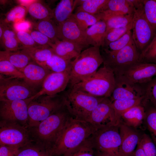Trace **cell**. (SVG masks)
<instances>
[{"label":"cell","mask_w":156,"mask_h":156,"mask_svg":"<svg viewBox=\"0 0 156 156\" xmlns=\"http://www.w3.org/2000/svg\"><path fill=\"white\" fill-rule=\"evenodd\" d=\"M77 3V0H62L53 10V18L57 25L69 18Z\"/></svg>","instance_id":"cell-25"},{"label":"cell","mask_w":156,"mask_h":156,"mask_svg":"<svg viewBox=\"0 0 156 156\" xmlns=\"http://www.w3.org/2000/svg\"><path fill=\"white\" fill-rule=\"evenodd\" d=\"M16 156H53L50 152L41 145L31 140L19 148Z\"/></svg>","instance_id":"cell-31"},{"label":"cell","mask_w":156,"mask_h":156,"mask_svg":"<svg viewBox=\"0 0 156 156\" xmlns=\"http://www.w3.org/2000/svg\"><path fill=\"white\" fill-rule=\"evenodd\" d=\"M144 96L137 99L116 100L112 102L116 118L118 123H120V116L124 112L131 108L142 103Z\"/></svg>","instance_id":"cell-34"},{"label":"cell","mask_w":156,"mask_h":156,"mask_svg":"<svg viewBox=\"0 0 156 156\" xmlns=\"http://www.w3.org/2000/svg\"><path fill=\"white\" fill-rule=\"evenodd\" d=\"M0 75L5 77L24 79L23 73L8 61L0 59Z\"/></svg>","instance_id":"cell-39"},{"label":"cell","mask_w":156,"mask_h":156,"mask_svg":"<svg viewBox=\"0 0 156 156\" xmlns=\"http://www.w3.org/2000/svg\"><path fill=\"white\" fill-rule=\"evenodd\" d=\"M142 104L144 107L145 116L144 120L151 138L156 146V107L144 99Z\"/></svg>","instance_id":"cell-29"},{"label":"cell","mask_w":156,"mask_h":156,"mask_svg":"<svg viewBox=\"0 0 156 156\" xmlns=\"http://www.w3.org/2000/svg\"><path fill=\"white\" fill-rule=\"evenodd\" d=\"M35 42L39 46H48L51 47L53 43L47 36L37 30L28 32Z\"/></svg>","instance_id":"cell-47"},{"label":"cell","mask_w":156,"mask_h":156,"mask_svg":"<svg viewBox=\"0 0 156 156\" xmlns=\"http://www.w3.org/2000/svg\"><path fill=\"white\" fill-rule=\"evenodd\" d=\"M120 125L96 130L88 138L94 151L118 156L121 142Z\"/></svg>","instance_id":"cell-8"},{"label":"cell","mask_w":156,"mask_h":156,"mask_svg":"<svg viewBox=\"0 0 156 156\" xmlns=\"http://www.w3.org/2000/svg\"><path fill=\"white\" fill-rule=\"evenodd\" d=\"M95 156H113L108 153L94 151Z\"/></svg>","instance_id":"cell-53"},{"label":"cell","mask_w":156,"mask_h":156,"mask_svg":"<svg viewBox=\"0 0 156 156\" xmlns=\"http://www.w3.org/2000/svg\"><path fill=\"white\" fill-rule=\"evenodd\" d=\"M38 91L23 79L8 77L0 75V101L26 100Z\"/></svg>","instance_id":"cell-9"},{"label":"cell","mask_w":156,"mask_h":156,"mask_svg":"<svg viewBox=\"0 0 156 156\" xmlns=\"http://www.w3.org/2000/svg\"><path fill=\"white\" fill-rule=\"evenodd\" d=\"M133 40L132 31L130 30L117 40L110 43L104 49V51L114 52L123 48Z\"/></svg>","instance_id":"cell-43"},{"label":"cell","mask_w":156,"mask_h":156,"mask_svg":"<svg viewBox=\"0 0 156 156\" xmlns=\"http://www.w3.org/2000/svg\"><path fill=\"white\" fill-rule=\"evenodd\" d=\"M145 111L142 103L130 109L120 116V122L130 127L136 128L140 126L144 120Z\"/></svg>","instance_id":"cell-23"},{"label":"cell","mask_w":156,"mask_h":156,"mask_svg":"<svg viewBox=\"0 0 156 156\" xmlns=\"http://www.w3.org/2000/svg\"><path fill=\"white\" fill-rule=\"evenodd\" d=\"M66 104L64 92L43 95L30 101L28 107V127L36 126Z\"/></svg>","instance_id":"cell-4"},{"label":"cell","mask_w":156,"mask_h":156,"mask_svg":"<svg viewBox=\"0 0 156 156\" xmlns=\"http://www.w3.org/2000/svg\"><path fill=\"white\" fill-rule=\"evenodd\" d=\"M103 62L99 47L92 46L81 51L72 61L69 88L94 74Z\"/></svg>","instance_id":"cell-3"},{"label":"cell","mask_w":156,"mask_h":156,"mask_svg":"<svg viewBox=\"0 0 156 156\" xmlns=\"http://www.w3.org/2000/svg\"><path fill=\"white\" fill-rule=\"evenodd\" d=\"M121 76L131 83L146 84L156 76V64L139 62Z\"/></svg>","instance_id":"cell-17"},{"label":"cell","mask_w":156,"mask_h":156,"mask_svg":"<svg viewBox=\"0 0 156 156\" xmlns=\"http://www.w3.org/2000/svg\"><path fill=\"white\" fill-rule=\"evenodd\" d=\"M140 142L146 156H156V146L148 135L144 133Z\"/></svg>","instance_id":"cell-45"},{"label":"cell","mask_w":156,"mask_h":156,"mask_svg":"<svg viewBox=\"0 0 156 156\" xmlns=\"http://www.w3.org/2000/svg\"><path fill=\"white\" fill-rule=\"evenodd\" d=\"M24 81L31 86L37 89L42 86L47 75L51 73L43 66L32 61L21 71Z\"/></svg>","instance_id":"cell-19"},{"label":"cell","mask_w":156,"mask_h":156,"mask_svg":"<svg viewBox=\"0 0 156 156\" xmlns=\"http://www.w3.org/2000/svg\"><path fill=\"white\" fill-rule=\"evenodd\" d=\"M108 0H81V3L77 8L76 12H84L96 14L103 12Z\"/></svg>","instance_id":"cell-35"},{"label":"cell","mask_w":156,"mask_h":156,"mask_svg":"<svg viewBox=\"0 0 156 156\" xmlns=\"http://www.w3.org/2000/svg\"><path fill=\"white\" fill-rule=\"evenodd\" d=\"M0 59L8 61L21 71L33 61L28 54L21 50L15 51H0Z\"/></svg>","instance_id":"cell-24"},{"label":"cell","mask_w":156,"mask_h":156,"mask_svg":"<svg viewBox=\"0 0 156 156\" xmlns=\"http://www.w3.org/2000/svg\"><path fill=\"white\" fill-rule=\"evenodd\" d=\"M17 39L23 48L34 47L38 46L34 41L30 34L26 31H16Z\"/></svg>","instance_id":"cell-46"},{"label":"cell","mask_w":156,"mask_h":156,"mask_svg":"<svg viewBox=\"0 0 156 156\" xmlns=\"http://www.w3.org/2000/svg\"><path fill=\"white\" fill-rule=\"evenodd\" d=\"M133 24V20L125 27L113 29L106 31L103 47H106L110 43L117 40L128 31L131 30Z\"/></svg>","instance_id":"cell-37"},{"label":"cell","mask_w":156,"mask_h":156,"mask_svg":"<svg viewBox=\"0 0 156 156\" xmlns=\"http://www.w3.org/2000/svg\"><path fill=\"white\" fill-rule=\"evenodd\" d=\"M62 156H95L94 150L88 138L77 147Z\"/></svg>","instance_id":"cell-41"},{"label":"cell","mask_w":156,"mask_h":156,"mask_svg":"<svg viewBox=\"0 0 156 156\" xmlns=\"http://www.w3.org/2000/svg\"><path fill=\"white\" fill-rule=\"evenodd\" d=\"M31 140L28 127L16 122L0 120V145L18 149Z\"/></svg>","instance_id":"cell-10"},{"label":"cell","mask_w":156,"mask_h":156,"mask_svg":"<svg viewBox=\"0 0 156 156\" xmlns=\"http://www.w3.org/2000/svg\"><path fill=\"white\" fill-rule=\"evenodd\" d=\"M96 130L88 122L71 118L50 150L53 156H62L88 139Z\"/></svg>","instance_id":"cell-2"},{"label":"cell","mask_w":156,"mask_h":156,"mask_svg":"<svg viewBox=\"0 0 156 156\" xmlns=\"http://www.w3.org/2000/svg\"><path fill=\"white\" fill-rule=\"evenodd\" d=\"M135 9L142 8L144 7L143 0H129Z\"/></svg>","instance_id":"cell-51"},{"label":"cell","mask_w":156,"mask_h":156,"mask_svg":"<svg viewBox=\"0 0 156 156\" xmlns=\"http://www.w3.org/2000/svg\"><path fill=\"white\" fill-rule=\"evenodd\" d=\"M131 156H146L140 140L136 148Z\"/></svg>","instance_id":"cell-50"},{"label":"cell","mask_w":156,"mask_h":156,"mask_svg":"<svg viewBox=\"0 0 156 156\" xmlns=\"http://www.w3.org/2000/svg\"><path fill=\"white\" fill-rule=\"evenodd\" d=\"M31 23L29 21L24 19L13 23V29L16 31L28 32L31 27Z\"/></svg>","instance_id":"cell-48"},{"label":"cell","mask_w":156,"mask_h":156,"mask_svg":"<svg viewBox=\"0 0 156 156\" xmlns=\"http://www.w3.org/2000/svg\"><path fill=\"white\" fill-rule=\"evenodd\" d=\"M18 149L5 145H0V156H16Z\"/></svg>","instance_id":"cell-49"},{"label":"cell","mask_w":156,"mask_h":156,"mask_svg":"<svg viewBox=\"0 0 156 156\" xmlns=\"http://www.w3.org/2000/svg\"><path fill=\"white\" fill-rule=\"evenodd\" d=\"M72 61L64 59L54 54L46 62L39 64L51 72L59 73L70 70Z\"/></svg>","instance_id":"cell-28"},{"label":"cell","mask_w":156,"mask_h":156,"mask_svg":"<svg viewBox=\"0 0 156 156\" xmlns=\"http://www.w3.org/2000/svg\"><path fill=\"white\" fill-rule=\"evenodd\" d=\"M58 38L60 40L71 42L83 48L88 47L85 31L82 30L70 16L57 25Z\"/></svg>","instance_id":"cell-16"},{"label":"cell","mask_w":156,"mask_h":156,"mask_svg":"<svg viewBox=\"0 0 156 156\" xmlns=\"http://www.w3.org/2000/svg\"><path fill=\"white\" fill-rule=\"evenodd\" d=\"M140 53L132 40L119 51H104V55H102L103 66L111 70L115 76L122 75L131 66L140 62Z\"/></svg>","instance_id":"cell-7"},{"label":"cell","mask_w":156,"mask_h":156,"mask_svg":"<svg viewBox=\"0 0 156 156\" xmlns=\"http://www.w3.org/2000/svg\"><path fill=\"white\" fill-rule=\"evenodd\" d=\"M55 54L66 60L75 58L83 48L78 45L68 41L59 40L51 47Z\"/></svg>","instance_id":"cell-22"},{"label":"cell","mask_w":156,"mask_h":156,"mask_svg":"<svg viewBox=\"0 0 156 156\" xmlns=\"http://www.w3.org/2000/svg\"><path fill=\"white\" fill-rule=\"evenodd\" d=\"M132 29V39L140 53L156 35L145 17L143 8L135 9Z\"/></svg>","instance_id":"cell-11"},{"label":"cell","mask_w":156,"mask_h":156,"mask_svg":"<svg viewBox=\"0 0 156 156\" xmlns=\"http://www.w3.org/2000/svg\"><path fill=\"white\" fill-rule=\"evenodd\" d=\"M27 9L29 15L39 21L53 18V10L40 1L35 0Z\"/></svg>","instance_id":"cell-30"},{"label":"cell","mask_w":156,"mask_h":156,"mask_svg":"<svg viewBox=\"0 0 156 156\" xmlns=\"http://www.w3.org/2000/svg\"><path fill=\"white\" fill-rule=\"evenodd\" d=\"M35 0H18V2L21 4V5L25 6H28V7Z\"/></svg>","instance_id":"cell-52"},{"label":"cell","mask_w":156,"mask_h":156,"mask_svg":"<svg viewBox=\"0 0 156 156\" xmlns=\"http://www.w3.org/2000/svg\"><path fill=\"white\" fill-rule=\"evenodd\" d=\"M0 101V120L16 122L28 127L30 101L28 99Z\"/></svg>","instance_id":"cell-12"},{"label":"cell","mask_w":156,"mask_h":156,"mask_svg":"<svg viewBox=\"0 0 156 156\" xmlns=\"http://www.w3.org/2000/svg\"><path fill=\"white\" fill-rule=\"evenodd\" d=\"M87 122L96 130L119 125L116 120L112 102L109 98L105 97L91 113Z\"/></svg>","instance_id":"cell-13"},{"label":"cell","mask_w":156,"mask_h":156,"mask_svg":"<svg viewBox=\"0 0 156 156\" xmlns=\"http://www.w3.org/2000/svg\"><path fill=\"white\" fill-rule=\"evenodd\" d=\"M27 9L24 6H16L8 12L5 15L3 22L6 24L11 23H13L24 19Z\"/></svg>","instance_id":"cell-42"},{"label":"cell","mask_w":156,"mask_h":156,"mask_svg":"<svg viewBox=\"0 0 156 156\" xmlns=\"http://www.w3.org/2000/svg\"><path fill=\"white\" fill-rule=\"evenodd\" d=\"M145 17L156 34V0H143Z\"/></svg>","instance_id":"cell-38"},{"label":"cell","mask_w":156,"mask_h":156,"mask_svg":"<svg viewBox=\"0 0 156 156\" xmlns=\"http://www.w3.org/2000/svg\"><path fill=\"white\" fill-rule=\"evenodd\" d=\"M135 10L129 0H108L102 12L103 20L113 15L133 14Z\"/></svg>","instance_id":"cell-20"},{"label":"cell","mask_w":156,"mask_h":156,"mask_svg":"<svg viewBox=\"0 0 156 156\" xmlns=\"http://www.w3.org/2000/svg\"><path fill=\"white\" fill-rule=\"evenodd\" d=\"M115 85L109 98L112 102L115 100L133 99L144 96V85L131 83L121 76H115Z\"/></svg>","instance_id":"cell-15"},{"label":"cell","mask_w":156,"mask_h":156,"mask_svg":"<svg viewBox=\"0 0 156 156\" xmlns=\"http://www.w3.org/2000/svg\"><path fill=\"white\" fill-rule=\"evenodd\" d=\"M4 26V32L1 40L5 51H15L21 50V46L16 37V31L3 22Z\"/></svg>","instance_id":"cell-32"},{"label":"cell","mask_w":156,"mask_h":156,"mask_svg":"<svg viewBox=\"0 0 156 156\" xmlns=\"http://www.w3.org/2000/svg\"><path fill=\"white\" fill-rule=\"evenodd\" d=\"M115 82L113 72L103 66L93 75L72 87L96 97L109 98L115 88Z\"/></svg>","instance_id":"cell-6"},{"label":"cell","mask_w":156,"mask_h":156,"mask_svg":"<svg viewBox=\"0 0 156 156\" xmlns=\"http://www.w3.org/2000/svg\"><path fill=\"white\" fill-rule=\"evenodd\" d=\"M119 130L121 142L118 156H131L135 150L141 136L131 127L121 122L120 125Z\"/></svg>","instance_id":"cell-18"},{"label":"cell","mask_w":156,"mask_h":156,"mask_svg":"<svg viewBox=\"0 0 156 156\" xmlns=\"http://www.w3.org/2000/svg\"><path fill=\"white\" fill-rule=\"evenodd\" d=\"M140 62L156 64V35L140 53Z\"/></svg>","instance_id":"cell-40"},{"label":"cell","mask_w":156,"mask_h":156,"mask_svg":"<svg viewBox=\"0 0 156 156\" xmlns=\"http://www.w3.org/2000/svg\"><path fill=\"white\" fill-rule=\"evenodd\" d=\"M23 51L31 57L32 60L39 64L44 62L55 54L52 48L48 46L23 48Z\"/></svg>","instance_id":"cell-26"},{"label":"cell","mask_w":156,"mask_h":156,"mask_svg":"<svg viewBox=\"0 0 156 156\" xmlns=\"http://www.w3.org/2000/svg\"><path fill=\"white\" fill-rule=\"evenodd\" d=\"M70 70L49 73L44 80L39 90L34 96L28 99L32 100L43 95H52L63 92L68 85Z\"/></svg>","instance_id":"cell-14"},{"label":"cell","mask_w":156,"mask_h":156,"mask_svg":"<svg viewBox=\"0 0 156 156\" xmlns=\"http://www.w3.org/2000/svg\"><path fill=\"white\" fill-rule=\"evenodd\" d=\"M35 27L36 30L48 37L53 43L60 40L57 25L52 19L39 20L35 24Z\"/></svg>","instance_id":"cell-33"},{"label":"cell","mask_w":156,"mask_h":156,"mask_svg":"<svg viewBox=\"0 0 156 156\" xmlns=\"http://www.w3.org/2000/svg\"><path fill=\"white\" fill-rule=\"evenodd\" d=\"M107 27L105 21L101 20L85 31L87 42L90 45L103 47Z\"/></svg>","instance_id":"cell-21"},{"label":"cell","mask_w":156,"mask_h":156,"mask_svg":"<svg viewBox=\"0 0 156 156\" xmlns=\"http://www.w3.org/2000/svg\"><path fill=\"white\" fill-rule=\"evenodd\" d=\"M72 118L66 103L37 126L28 128L32 140L50 152L59 135Z\"/></svg>","instance_id":"cell-1"},{"label":"cell","mask_w":156,"mask_h":156,"mask_svg":"<svg viewBox=\"0 0 156 156\" xmlns=\"http://www.w3.org/2000/svg\"><path fill=\"white\" fill-rule=\"evenodd\" d=\"M64 93L66 104L73 118L86 122L93 110L105 98L93 96L74 87Z\"/></svg>","instance_id":"cell-5"},{"label":"cell","mask_w":156,"mask_h":156,"mask_svg":"<svg viewBox=\"0 0 156 156\" xmlns=\"http://www.w3.org/2000/svg\"><path fill=\"white\" fill-rule=\"evenodd\" d=\"M134 14L117 15L110 16L103 20L106 23V31L112 29L125 27L133 20Z\"/></svg>","instance_id":"cell-36"},{"label":"cell","mask_w":156,"mask_h":156,"mask_svg":"<svg viewBox=\"0 0 156 156\" xmlns=\"http://www.w3.org/2000/svg\"><path fill=\"white\" fill-rule=\"evenodd\" d=\"M71 16L74 19L79 27L85 31L88 27L91 26L98 22L103 20V12L93 14L84 12H76Z\"/></svg>","instance_id":"cell-27"},{"label":"cell","mask_w":156,"mask_h":156,"mask_svg":"<svg viewBox=\"0 0 156 156\" xmlns=\"http://www.w3.org/2000/svg\"><path fill=\"white\" fill-rule=\"evenodd\" d=\"M144 99L156 107V76L144 85Z\"/></svg>","instance_id":"cell-44"}]
</instances>
